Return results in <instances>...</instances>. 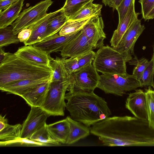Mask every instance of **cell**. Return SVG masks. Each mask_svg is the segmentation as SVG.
Segmentation results:
<instances>
[{"mask_svg": "<svg viewBox=\"0 0 154 154\" xmlns=\"http://www.w3.org/2000/svg\"><path fill=\"white\" fill-rule=\"evenodd\" d=\"M92 132L105 146H154V127L135 117H109L96 123Z\"/></svg>", "mask_w": 154, "mask_h": 154, "instance_id": "1", "label": "cell"}, {"mask_svg": "<svg viewBox=\"0 0 154 154\" xmlns=\"http://www.w3.org/2000/svg\"><path fill=\"white\" fill-rule=\"evenodd\" d=\"M66 108L71 117L89 127L109 117L111 111L104 99L91 92L66 94Z\"/></svg>", "mask_w": 154, "mask_h": 154, "instance_id": "2", "label": "cell"}, {"mask_svg": "<svg viewBox=\"0 0 154 154\" xmlns=\"http://www.w3.org/2000/svg\"><path fill=\"white\" fill-rule=\"evenodd\" d=\"M53 72L50 66L31 63L8 52L0 63V87L19 80H51Z\"/></svg>", "mask_w": 154, "mask_h": 154, "instance_id": "3", "label": "cell"}, {"mask_svg": "<svg viewBox=\"0 0 154 154\" xmlns=\"http://www.w3.org/2000/svg\"><path fill=\"white\" fill-rule=\"evenodd\" d=\"M128 52H119L108 45L103 46L95 53L93 65L102 74L125 75L126 63L132 59Z\"/></svg>", "mask_w": 154, "mask_h": 154, "instance_id": "4", "label": "cell"}, {"mask_svg": "<svg viewBox=\"0 0 154 154\" xmlns=\"http://www.w3.org/2000/svg\"><path fill=\"white\" fill-rule=\"evenodd\" d=\"M141 87L140 81L132 75L102 74L97 88L106 94L122 96L127 91Z\"/></svg>", "mask_w": 154, "mask_h": 154, "instance_id": "5", "label": "cell"}, {"mask_svg": "<svg viewBox=\"0 0 154 154\" xmlns=\"http://www.w3.org/2000/svg\"><path fill=\"white\" fill-rule=\"evenodd\" d=\"M70 84V80L51 81L45 100L41 107L48 116H64L66 92Z\"/></svg>", "mask_w": 154, "mask_h": 154, "instance_id": "6", "label": "cell"}, {"mask_svg": "<svg viewBox=\"0 0 154 154\" xmlns=\"http://www.w3.org/2000/svg\"><path fill=\"white\" fill-rule=\"evenodd\" d=\"M100 75L92 63L70 74V93L94 91L97 88Z\"/></svg>", "mask_w": 154, "mask_h": 154, "instance_id": "7", "label": "cell"}, {"mask_svg": "<svg viewBox=\"0 0 154 154\" xmlns=\"http://www.w3.org/2000/svg\"><path fill=\"white\" fill-rule=\"evenodd\" d=\"M53 2L52 0L42 1L33 6L24 10L11 24L14 33L17 35L23 29L29 28L43 18Z\"/></svg>", "mask_w": 154, "mask_h": 154, "instance_id": "8", "label": "cell"}, {"mask_svg": "<svg viewBox=\"0 0 154 154\" xmlns=\"http://www.w3.org/2000/svg\"><path fill=\"white\" fill-rule=\"evenodd\" d=\"M30 110L22 125L21 137L29 139L32 135L46 124L48 116L41 107H31Z\"/></svg>", "mask_w": 154, "mask_h": 154, "instance_id": "9", "label": "cell"}, {"mask_svg": "<svg viewBox=\"0 0 154 154\" xmlns=\"http://www.w3.org/2000/svg\"><path fill=\"white\" fill-rule=\"evenodd\" d=\"M104 25L101 16L91 17L82 30L94 49L103 46L106 35L103 31Z\"/></svg>", "mask_w": 154, "mask_h": 154, "instance_id": "10", "label": "cell"}, {"mask_svg": "<svg viewBox=\"0 0 154 154\" xmlns=\"http://www.w3.org/2000/svg\"><path fill=\"white\" fill-rule=\"evenodd\" d=\"M125 106L135 117L148 121L146 94L143 90L136 89L134 92L129 94Z\"/></svg>", "mask_w": 154, "mask_h": 154, "instance_id": "11", "label": "cell"}, {"mask_svg": "<svg viewBox=\"0 0 154 154\" xmlns=\"http://www.w3.org/2000/svg\"><path fill=\"white\" fill-rule=\"evenodd\" d=\"M145 28L144 25L141 24V20L137 19L126 30L118 45L113 48L119 52L133 54L135 43Z\"/></svg>", "mask_w": 154, "mask_h": 154, "instance_id": "12", "label": "cell"}, {"mask_svg": "<svg viewBox=\"0 0 154 154\" xmlns=\"http://www.w3.org/2000/svg\"><path fill=\"white\" fill-rule=\"evenodd\" d=\"M94 49L82 30L75 38L69 42L60 52L62 58L77 57Z\"/></svg>", "mask_w": 154, "mask_h": 154, "instance_id": "13", "label": "cell"}, {"mask_svg": "<svg viewBox=\"0 0 154 154\" xmlns=\"http://www.w3.org/2000/svg\"><path fill=\"white\" fill-rule=\"evenodd\" d=\"M81 30L65 35H60L57 33L34 44L33 46L49 55L52 53L61 52L65 45L76 37Z\"/></svg>", "mask_w": 154, "mask_h": 154, "instance_id": "14", "label": "cell"}, {"mask_svg": "<svg viewBox=\"0 0 154 154\" xmlns=\"http://www.w3.org/2000/svg\"><path fill=\"white\" fill-rule=\"evenodd\" d=\"M20 58L40 66H50V57L43 51L33 45H24L14 53Z\"/></svg>", "mask_w": 154, "mask_h": 154, "instance_id": "15", "label": "cell"}, {"mask_svg": "<svg viewBox=\"0 0 154 154\" xmlns=\"http://www.w3.org/2000/svg\"><path fill=\"white\" fill-rule=\"evenodd\" d=\"M52 80H24L13 82L0 87L3 92L12 94L22 97L36 87Z\"/></svg>", "mask_w": 154, "mask_h": 154, "instance_id": "16", "label": "cell"}, {"mask_svg": "<svg viewBox=\"0 0 154 154\" xmlns=\"http://www.w3.org/2000/svg\"><path fill=\"white\" fill-rule=\"evenodd\" d=\"M135 0H134L122 22L118 25L117 29L113 32L110 43L113 48L116 47L123 35L131 24L137 19L140 14L135 10Z\"/></svg>", "mask_w": 154, "mask_h": 154, "instance_id": "17", "label": "cell"}, {"mask_svg": "<svg viewBox=\"0 0 154 154\" xmlns=\"http://www.w3.org/2000/svg\"><path fill=\"white\" fill-rule=\"evenodd\" d=\"M60 10L50 13L29 29L32 30L29 38L24 44L25 45H33L46 38L48 26L51 20Z\"/></svg>", "mask_w": 154, "mask_h": 154, "instance_id": "18", "label": "cell"}, {"mask_svg": "<svg viewBox=\"0 0 154 154\" xmlns=\"http://www.w3.org/2000/svg\"><path fill=\"white\" fill-rule=\"evenodd\" d=\"M51 80L36 87L21 97L31 107H41L45 100Z\"/></svg>", "mask_w": 154, "mask_h": 154, "instance_id": "19", "label": "cell"}, {"mask_svg": "<svg viewBox=\"0 0 154 154\" xmlns=\"http://www.w3.org/2000/svg\"><path fill=\"white\" fill-rule=\"evenodd\" d=\"M24 0H18L0 12V29L11 25L18 17Z\"/></svg>", "mask_w": 154, "mask_h": 154, "instance_id": "20", "label": "cell"}, {"mask_svg": "<svg viewBox=\"0 0 154 154\" xmlns=\"http://www.w3.org/2000/svg\"><path fill=\"white\" fill-rule=\"evenodd\" d=\"M66 119L69 125V132L66 144L70 145L88 136L90 128L82 123L75 120L69 116Z\"/></svg>", "mask_w": 154, "mask_h": 154, "instance_id": "21", "label": "cell"}, {"mask_svg": "<svg viewBox=\"0 0 154 154\" xmlns=\"http://www.w3.org/2000/svg\"><path fill=\"white\" fill-rule=\"evenodd\" d=\"M47 127L52 137L60 143H66L69 132V125L65 119L52 124H47Z\"/></svg>", "mask_w": 154, "mask_h": 154, "instance_id": "22", "label": "cell"}, {"mask_svg": "<svg viewBox=\"0 0 154 154\" xmlns=\"http://www.w3.org/2000/svg\"><path fill=\"white\" fill-rule=\"evenodd\" d=\"M50 66L53 70L52 81H61L69 80L70 75L67 72L61 58L50 57Z\"/></svg>", "mask_w": 154, "mask_h": 154, "instance_id": "23", "label": "cell"}, {"mask_svg": "<svg viewBox=\"0 0 154 154\" xmlns=\"http://www.w3.org/2000/svg\"><path fill=\"white\" fill-rule=\"evenodd\" d=\"M102 7L101 5L93 3V2H90L83 7L68 20H81L95 16H101Z\"/></svg>", "mask_w": 154, "mask_h": 154, "instance_id": "24", "label": "cell"}, {"mask_svg": "<svg viewBox=\"0 0 154 154\" xmlns=\"http://www.w3.org/2000/svg\"><path fill=\"white\" fill-rule=\"evenodd\" d=\"M68 20L62 8L57 14L49 22L46 38L59 32Z\"/></svg>", "mask_w": 154, "mask_h": 154, "instance_id": "25", "label": "cell"}, {"mask_svg": "<svg viewBox=\"0 0 154 154\" xmlns=\"http://www.w3.org/2000/svg\"><path fill=\"white\" fill-rule=\"evenodd\" d=\"M29 139L44 144L45 146L58 145L61 143L51 135L47 127V124L36 131L30 137Z\"/></svg>", "mask_w": 154, "mask_h": 154, "instance_id": "26", "label": "cell"}, {"mask_svg": "<svg viewBox=\"0 0 154 154\" xmlns=\"http://www.w3.org/2000/svg\"><path fill=\"white\" fill-rule=\"evenodd\" d=\"M94 0H66L63 10L68 20L88 3Z\"/></svg>", "mask_w": 154, "mask_h": 154, "instance_id": "27", "label": "cell"}, {"mask_svg": "<svg viewBox=\"0 0 154 154\" xmlns=\"http://www.w3.org/2000/svg\"><path fill=\"white\" fill-rule=\"evenodd\" d=\"M91 17L76 20H68L58 33L60 35H65L77 32L82 29Z\"/></svg>", "mask_w": 154, "mask_h": 154, "instance_id": "28", "label": "cell"}, {"mask_svg": "<svg viewBox=\"0 0 154 154\" xmlns=\"http://www.w3.org/2000/svg\"><path fill=\"white\" fill-rule=\"evenodd\" d=\"M22 125L18 124L14 125L8 124L0 131V141L12 140L21 137Z\"/></svg>", "mask_w": 154, "mask_h": 154, "instance_id": "29", "label": "cell"}, {"mask_svg": "<svg viewBox=\"0 0 154 154\" xmlns=\"http://www.w3.org/2000/svg\"><path fill=\"white\" fill-rule=\"evenodd\" d=\"M20 42L17 35L14 33L11 26L0 29V48Z\"/></svg>", "mask_w": 154, "mask_h": 154, "instance_id": "30", "label": "cell"}, {"mask_svg": "<svg viewBox=\"0 0 154 154\" xmlns=\"http://www.w3.org/2000/svg\"><path fill=\"white\" fill-rule=\"evenodd\" d=\"M154 60L152 58L139 80L141 87L148 86L154 89Z\"/></svg>", "mask_w": 154, "mask_h": 154, "instance_id": "31", "label": "cell"}, {"mask_svg": "<svg viewBox=\"0 0 154 154\" xmlns=\"http://www.w3.org/2000/svg\"><path fill=\"white\" fill-rule=\"evenodd\" d=\"M145 92L146 98L148 121L150 125L154 127V89L148 87Z\"/></svg>", "mask_w": 154, "mask_h": 154, "instance_id": "32", "label": "cell"}, {"mask_svg": "<svg viewBox=\"0 0 154 154\" xmlns=\"http://www.w3.org/2000/svg\"><path fill=\"white\" fill-rule=\"evenodd\" d=\"M15 144L26 146H45L42 143L32 140L29 139L20 137L17 139L7 141H0V146H6Z\"/></svg>", "mask_w": 154, "mask_h": 154, "instance_id": "33", "label": "cell"}, {"mask_svg": "<svg viewBox=\"0 0 154 154\" xmlns=\"http://www.w3.org/2000/svg\"><path fill=\"white\" fill-rule=\"evenodd\" d=\"M149 62L148 60L145 58H142L139 60H137L135 63L131 64L136 65L134 68L132 75L139 80Z\"/></svg>", "mask_w": 154, "mask_h": 154, "instance_id": "34", "label": "cell"}, {"mask_svg": "<svg viewBox=\"0 0 154 154\" xmlns=\"http://www.w3.org/2000/svg\"><path fill=\"white\" fill-rule=\"evenodd\" d=\"M134 0H123L116 9L119 14V24L122 20Z\"/></svg>", "mask_w": 154, "mask_h": 154, "instance_id": "35", "label": "cell"}, {"mask_svg": "<svg viewBox=\"0 0 154 154\" xmlns=\"http://www.w3.org/2000/svg\"><path fill=\"white\" fill-rule=\"evenodd\" d=\"M141 5V13L142 18L145 20L148 14L154 5V0H139Z\"/></svg>", "mask_w": 154, "mask_h": 154, "instance_id": "36", "label": "cell"}, {"mask_svg": "<svg viewBox=\"0 0 154 154\" xmlns=\"http://www.w3.org/2000/svg\"><path fill=\"white\" fill-rule=\"evenodd\" d=\"M32 30L29 28L25 29L20 31L17 35L20 42H25L30 37L32 33Z\"/></svg>", "mask_w": 154, "mask_h": 154, "instance_id": "37", "label": "cell"}, {"mask_svg": "<svg viewBox=\"0 0 154 154\" xmlns=\"http://www.w3.org/2000/svg\"><path fill=\"white\" fill-rule=\"evenodd\" d=\"M123 0H102V2L106 6L112 8V10H116Z\"/></svg>", "mask_w": 154, "mask_h": 154, "instance_id": "38", "label": "cell"}, {"mask_svg": "<svg viewBox=\"0 0 154 154\" xmlns=\"http://www.w3.org/2000/svg\"><path fill=\"white\" fill-rule=\"evenodd\" d=\"M18 0H0V12Z\"/></svg>", "mask_w": 154, "mask_h": 154, "instance_id": "39", "label": "cell"}, {"mask_svg": "<svg viewBox=\"0 0 154 154\" xmlns=\"http://www.w3.org/2000/svg\"><path fill=\"white\" fill-rule=\"evenodd\" d=\"M5 116H0V131L3 129L8 124V120L5 118Z\"/></svg>", "mask_w": 154, "mask_h": 154, "instance_id": "40", "label": "cell"}, {"mask_svg": "<svg viewBox=\"0 0 154 154\" xmlns=\"http://www.w3.org/2000/svg\"><path fill=\"white\" fill-rule=\"evenodd\" d=\"M154 18V5L149 13L147 15L145 21L147 20L152 19Z\"/></svg>", "mask_w": 154, "mask_h": 154, "instance_id": "41", "label": "cell"}, {"mask_svg": "<svg viewBox=\"0 0 154 154\" xmlns=\"http://www.w3.org/2000/svg\"><path fill=\"white\" fill-rule=\"evenodd\" d=\"M2 48H0V63L4 59L7 54V52H5Z\"/></svg>", "mask_w": 154, "mask_h": 154, "instance_id": "42", "label": "cell"}, {"mask_svg": "<svg viewBox=\"0 0 154 154\" xmlns=\"http://www.w3.org/2000/svg\"><path fill=\"white\" fill-rule=\"evenodd\" d=\"M152 58L154 60V48L153 49V53Z\"/></svg>", "mask_w": 154, "mask_h": 154, "instance_id": "43", "label": "cell"}]
</instances>
